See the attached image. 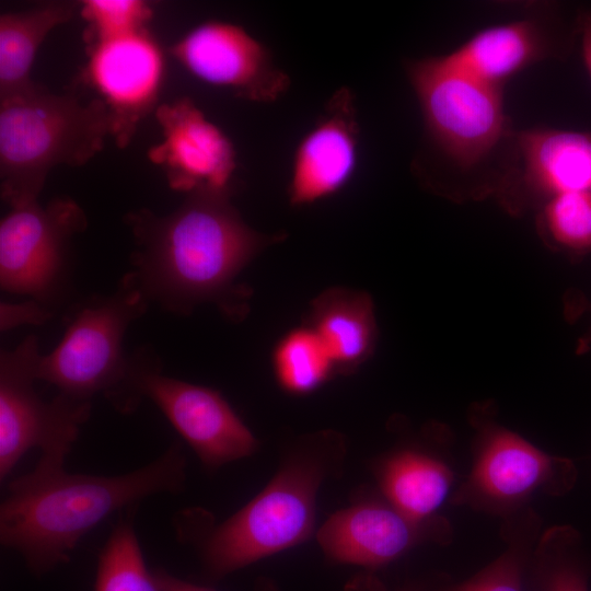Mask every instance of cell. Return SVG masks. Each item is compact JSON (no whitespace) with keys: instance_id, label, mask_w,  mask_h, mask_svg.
I'll use <instances>...</instances> for the list:
<instances>
[{"instance_id":"1","label":"cell","mask_w":591,"mask_h":591,"mask_svg":"<svg viewBox=\"0 0 591 591\" xmlns=\"http://www.w3.org/2000/svg\"><path fill=\"white\" fill-rule=\"evenodd\" d=\"M169 215L148 209L126 215L135 248L130 270L150 302L188 315L213 304L231 321L248 312L250 290L239 276L285 232L267 234L250 227L231 202V190L186 194Z\"/></svg>"},{"instance_id":"2","label":"cell","mask_w":591,"mask_h":591,"mask_svg":"<svg viewBox=\"0 0 591 591\" xmlns=\"http://www.w3.org/2000/svg\"><path fill=\"white\" fill-rule=\"evenodd\" d=\"M63 456L40 455L12 479L0 505V543L40 578L70 560L79 542L115 512L186 487L187 460L174 441L154 461L114 476L70 473Z\"/></svg>"},{"instance_id":"3","label":"cell","mask_w":591,"mask_h":591,"mask_svg":"<svg viewBox=\"0 0 591 591\" xmlns=\"http://www.w3.org/2000/svg\"><path fill=\"white\" fill-rule=\"evenodd\" d=\"M347 452L345 436L334 429L305 433L285 447L260 493L224 521L213 523L200 508L176 514L178 541L196 552L202 579L218 582L315 535L318 494L340 476Z\"/></svg>"},{"instance_id":"4","label":"cell","mask_w":591,"mask_h":591,"mask_svg":"<svg viewBox=\"0 0 591 591\" xmlns=\"http://www.w3.org/2000/svg\"><path fill=\"white\" fill-rule=\"evenodd\" d=\"M425 124L421 182L455 201L497 197L518 159V129L503 109L502 86L444 65L439 56L406 62Z\"/></svg>"},{"instance_id":"5","label":"cell","mask_w":591,"mask_h":591,"mask_svg":"<svg viewBox=\"0 0 591 591\" xmlns=\"http://www.w3.org/2000/svg\"><path fill=\"white\" fill-rule=\"evenodd\" d=\"M112 135V117L100 99L82 104L37 84L0 100L1 198L11 208L38 200L53 167L88 163Z\"/></svg>"},{"instance_id":"6","label":"cell","mask_w":591,"mask_h":591,"mask_svg":"<svg viewBox=\"0 0 591 591\" xmlns=\"http://www.w3.org/2000/svg\"><path fill=\"white\" fill-rule=\"evenodd\" d=\"M150 301L128 271L108 297L86 303L73 316L53 351L43 355L38 380L59 394L92 402L102 395L120 414L137 410L144 398L138 351L127 356L123 340Z\"/></svg>"},{"instance_id":"7","label":"cell","mask_w":591,"mask_h":591,"mask_svg":"<svg viewBox=\"0 0 591 591\" xmlns=\"http://www.w3.org/2000/svg\"><path fill=\"white\" fill-rule=\"evenodd\" d=\"M36 335L0 355V479L32 449L67 456L90 418L92 402L57 393L45 401L35 390L42 358Z\"/></svg>"},{"instance_id":"8","label":"cell","mask_w":591,"mask_h":591,"mask_svg":"<svg viewBox=\"0 0 591 591\" xmlns=\"http://www.w3.org/2000/svg\"><path fill=\"white\" fill-rule=\"evenodd\" d=\"M88 219L69 197L11 208L0 222V286L49 308L68 279L69 250Z\"/></svg>"},{"instance_id":"9","label":"cell","mask_w":591,"mask_h":591,"mask_svg":"<svg viewBox=\"0 0 591 591\" xmlns=\"http://www.w3.org/2000/svg\"><path fill=\"white\" fill-rule=\"evenodd\" d=\"M140 384L208 472L253 455L258 440L217 390L162 373L152 350L140 348Z\"/></svg>"},{"instance_id":"10","label":"cell","mask_w":591,"mask_h":591,"mask_svg":"<svg viewBox=\"0 0 591 591\" xmlns=\"http://www.w3.org/2000/svg\"><path fill=\"white\" fill-rule=\"evenodd\" d=\"M170 53L196 79L251 102H276L291 84L267 47L234 23L202 22L174 43Z\"/></svg>"},{"instance_id":"11","label":"cell","mask_w":591,"mask_h":591,"mask_svg":"<svg viewBox=\"0 0 591 591\" xmlns=\"http://www.w3.org/2000/svg\"><path fill=\"white\" fill-rule=\"evenodd\" d=\"M85 77L106 105L113 135L126 148L140 121L155 112L165 76L162 48L148 28L86 46Z\"/></svg>"},{"instance_id":"12","label":"cell","mask_w":591,"mask_h":591,"mask_svg":"<svg viewBox=\"0 0 591 591\" xmlns=\"http://www.w3.org/2000/svg\"><path fill=\"white\" fill-rule=\"evenodd\" d=\"M553 4H533L519 20L482 30L452 53L439 56L450 68L503 85L520 70L568 57L578 36Z\"/></svg>"},{"instance_id":"13","label":"cell","mask_w":591,"mask_h":591,"mask_svg":"<svg viewBox=\"0 0 591 591\" xmlns=\"http://www.w3.org/2000/svg\"><path fill=\"white\" fill-rule=\"evenodd\" d=\"M154 115L163 140L150 148L148 158L162 169L172 189L231 190L233 143L189 97L160 104Z\"/></svg>"},{"instance_id":"14","label":"cell","mask_w":591,"mask_h":591,"mask_svg":"<svg viewBox=\"0 0 591 591\" xmlns=\"http://www.w3.org/2000/svg\"><path fill=\"white\" fill-rule=\"evenodd\" d=\"M437 522L415 521L380 493L360 491L349 506L329 515L315 537L331 563L374 571L412 551L436 533Z\"/></svg>"},{"instance_id":"15","label":"cell","mask_w":591,"mask_h":591,"mask_svg":"<svg viewBox=\"0 0 591 591\" xmlns=\"http://www.w3.org/2000/svg\"><path fill=\"white\" fill-rule=\"evenodd\" d=\"M518 148L513 171L496 198L508 212L538 210L557 195L591 190V130L521 129Z\"/></svg>"},{"instance_id":"16","label":"cell","mask_w":591,"mask_h":591,"mask_svg":"<svg viewBox=\"0 0 591 591\" xmlns=\"http://www.w3.org/2000/svg\"><path fill=\"white\" fill-rule=\"evenodd\" d=\"M568 460L549 455L506 428L486 427L465 494L496 507L512 506L536 491L560 493L572 483Z\"/></svg>"},{"instance_id":"17","label":"cell","mask_w":591,"mask_h":591,"mask_svg":"<svg viewBox=\"0 0 591 591\" xmlns=\"http://www.w3.org/2000/svg\"><path fill=\"white\" fill-rule=\"evenodd\" d=\"M358 144L355 96L343 86L329 97L296 149L287 190L289 204L304 207L339 193L355 173Z\"/></svg>"},{"instance_id":"18","label":"cell","mask_w":591,"mask_h":591,"mask_svg":"<svg viewBox=\"0 0 591 591\" xmlns=\"http://www.w3.org/2000/svg\"><path fill=\"white\" fill-rule=\"evenodd\" d=\"M303 324L325 345L337 374L355 373L375 350V306L364 290L326 288L311 301Z\"/></svg>"},{"instance_id":"19","label":"cell","mask_w":591,"mask_h":591,"mask_svg":"<svg viewBox=\"0 0 591 591\" xmlns=\"http://www.w3.org/2000/svg\"><path fill=\"white\" fill-rule=\"evenodd\" d=\"M381 495L408 518L437 522L453 482L451 470L434 455L405 447L381 459L374 466Z\"/></svg>"},{"instance_id":"20","label":"cell","mask_w":591,"mask_h":591,"mask_svg":"<svg viewBox=\"0 0 591 591\" xmlns=\"http://www.w3.org/2000/svg\"><path fill=\"white\" fill-rule=\"evenodd\" d=\"M80 9L73 1H46L20 12L0 15V100L34 88L31 69L39 46L56 26Z\"/></svg>"},{"instance_id":"21","label":"cell","mask_w":591,"mask_h":591,"mask_svg":"<svg viewBox=\"0 0 591 591\" xmlns=\"http://www.w3.org/2000/svg\"><path fill=\"white\" fill-rule=\"evenodd\" d=\"M136 510L119 512L101 548L94 591H164L155 568L146 564L135 530Z\"/></svg>"},{"instance_id":"22","label":"cell","mask_w":591,"mask_h":591,"mask_svg":"<svg viewBox=\"0 0 591 591\" xmlns=\"http://www.w3.org/2000/svg\"><path fill=\"white\" fill-rule=\"evenodd\" d=\"M271 368L278 386L294 396L311 394L337 375L325 345L304 324L277 340L271 352Z\"/></svg>"},{"instance_id":"23","label":"cell","mask_w":591,"mask_h":591,"mask_svg":"<svg viewBox=\"0 0 591 591\" xmlns=\"http://www.w3.org/2000/svg\"><path fill=\"white\" fill-rule=\"evenodd\" d=\"M542 240L555 250L572 255L591 253V190L557 195L537 213Z\"/></svg>"},{"instance_id":"24","label":"cell","mask_w":591,"mask_h":591,"mask_svg":"<svg viewBox=\"0 0 591 591\" xmlns=\"http://www.w3.org/2000/svg\"><path fill=\"white\" fill-rule=\"evenodd\" d=\"M79 13L86 22V46L135 33L147 27L153 10L141 0H84Z\"/></svg>"},{"instance_id":"25","label":"cell","mask_w":591,"mask_h":591,"mask_svg":"<svg viewBox=\"0 0 591 591\" xmlns=\"http://www.w3.org/2000/svg\"><path fill=\"white\" fill-rule=\"evenodd\" d=\"M442 591H538L534 568L522 554L508 549L467 580Z\"/></svg>"},{"instance_id":"26","label":"cell","mask_w":591,"mask_h":591,"mask_svg":"<svg viewBox=\"0 0 591 591\" xmlns=\"http://www.w3.org/2000/svg\"><path fill=\"white\" fill-rule=\"evenodd\" d=\"M542 542L533 564L538 591H588L583 571L563 552L559 530Z\"/></svg>"},{"instance_id":"27","label":"cell","mask_w":591,"mask_h":591,"mask_svg":"<svg viewBox=\"0 0 591 591\" xmlns=\"http://www.w3.org/2000/svg\"><path fill=\"white\" fill-rule=\"evenodd\" d=\"M50 317L51 310L32 299L21 303L1 302L0 304L1 332H7L24 324H44Z\"/></svg>"},{"instance_id":"28","label":"cell","mask_w":591,"mask_h":591,"mask_svg":"<svg viewBox=\"0 0 591 591\" xmlns=\"http://www.w3.org/2000/svg\"><path fill=\"white\" fill-rule=\"evenodd\" d=\"M164 591H218L209 586H201L174 576L163 568H155ZM252 591H281L277 582L265 576L255 580Z\"/></svg>"},{"instance_id":"29","label":"cell","mask_w":591,"mask_h":591,"mask_svg":"<svg viewBox=\"0 0 591 591\" xmlns=\"http://www.w3.org/2000/svg\"><path fill=\"white\" fill-rule=\"evenodd\" d=\"M343 591H392L374 573V571L361 570L354 575L344 586ZM393 591H424L417 586H405Z\"/></svg>"},{"instance_id":"30","label":"cell","mask_w":591,"mask_h":591,"mask_svg":"<svg viewBox=\"0 0 591 591\" xmlns=\"http://www.w3.org/2000/svg\"><path fill=\"white\" fill-rule=\"evenodd\" d=\"M575 23L581 40L583 62L591 79V10H580L576 15Z\"/></svg>"}]
</instances>
